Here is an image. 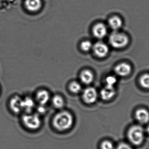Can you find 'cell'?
Here are the masks:
<instances>
[{"instance_id":"6da1fadb","label":"cell","mask_w":149,"mask_h":149,"mask_svg":"<svg viewBox=\"0 0 149 149\" xmlns=\"http://www.w3.org/2000/svg\"><path fill=\"white\" fill-rule=\"evenodd\" d=\"M73 116L68 111H63L57 113L53 119L54 127L60 131L70 129L73 125Z\"/></svg>"},{"instance_id":"7a4b0ae2","label":"cell","mask_w":149,"mask_h":149,"mask_svg":"<svg viewBox=\"0 0 149 149\" xmlns=\"http://www.w3.org/2000/svg\"><path fill=\"white\" fill-rule=\"evenodd\" d=\"M109 44L115 49H121L126 47L129 43V38L126 34L114 31L109 36Z\"/></svg>"},{"instance_id":"3957f363","label":"cell","mask_w":149,"mask_h":149,"mask_svg":"<svg viewBox=\"0 0 149 149\" xmlns=\"http://www.w3.org/2000/svg\"><path fill=\"white\" fill-rule=\"evenodd\" d=\"M127 136L131 143L136 146L141 145L144 141V130L139 125L132 126L128 131Z\"/></svg>"},{"instance_id":"277c9868","label":"cell","mask_w":149,"mask_h":149,"mask_svg":"<svg viewBox=\"0 0 149 149\" xmlns=\"http://www.w3.org/2000/svg\"><path fill=\"white\" fill-rule=\"evenodd\" d=\"M22 122L26 128L31 130L38 129L42 123L39 115L31 113L24 114L22 117Z\"/></svg>"},{"instance_id":"5b68a950","label":"cell","mask_w":149,"mask_h":149,"mask_svg":"<svg viewBox=\"0 0 149 149\" xmlns=\"http://www.w3.org/2000/svg\"><path fill=\"white\" fill-rule=\"evenodd\" d=\"M98 96L97 90L92 87L87 88L82 93V100L85 103L87 104L94 103L97 100Z\"/></svg>"},{"instance_id":"8992f818","label":"cell","mask_w":149,"mask_h":149,"mask_svg":"<svg viewBox=\"0 0 149 149\" xmlns=\"http://www.w3.org/2000/svg\"><path fill=\"white\" fill-rule=\"evenodd\" d=\"M92 49L95 55L99 58L106 57L109 52L108 46L105 43L102 42L95 43L93 45Z\"/></svg>"},{"instance_id":"52a82bcc","label":"cell","mask_w":149,"mask_h":149,"mask_svg":"<svg viewBox=\"0 0 149 149\" xmlns=\"http://www.w3.org/2000/svg\"><path fill=\"white\" fill-rule=\"evenodd\" d=\"M92 31L93 36L98 39H102L107 34V26L102 23H98L94 25Z\"/></svg>"},{"instance_id":"ba28073f","label":"cell","mask_w":149,"mask_h":149,"mask_svg":"<svg viewBox=\"0 0 149 149\" xmlns=\"http://www.w3.org/2000/svg\"><path fill=\"white\" fill-rule=\"evenodd\" d=\"M131 71L132 68L130 65L125 63L119 64L114 68L116 74L121 77L128 76L131 73Z\"/></svg>"},{"instance_id":"9c48e42d","label":"cell","mask_w":149,"mask_h":149,"mask_svg":"<svg viewBox=\"0 0 149 149\" xmlns=\"http://www.w3.org/2000/svg\"><path fill=\"white\" fill-rule=\"evenodd\" d=\"M22 99L18 95H15L10 100V107L14 113H19L22 111Z\"/></svg>"},{"instance_id":"30bf717a","label":"cell","mask_w":149,"mask_h":149,"mask_svg":"<svg viewBox=\"0 0 149 149\" xmlns=\"http://www.w3.org/2000/svg\"><path fill=\"white\" fill-rule=\"evenodd\" d=\"M25 8L30 12L39 11L42 7V0H25L24 3Z\"/></svg>"},{"instance_id":"8fae6325","label":"cell","mask_w":149,"mask_h":149,"mask_svg":"<svg viewBox=\"0 0 149 149\" xmlns=\"http://www.w3.org/2000/svg\"><path fill=\"white\" fill-rule=\"evenodd\" d=\"M116 94V91L114 87L105 86L100 92L102 99L104 101H109L113 99Z\"/></svg>"},{"instance_id":"7c38bea8","label":"cell","mask_w":149,"mask_h":149,"mask_svg":"<svg viewBox=\"0 0 149 149\" xmlns=\"http://www.w3.org/2000/svg\"><path fill=\"white\" fill-rule=\"evenodd\" d=\"M135 117L140 123L146 124L149 122V112L145 109H139L136 112Z\"/></svg>"},{"instance_id":"4fadbf2b","label":"cell","mask_w":149,"mask_h":149,"mask_svg":"<svg viewBox=\"0 0 149 149\" xmlns=\"http://www.w3.org/2000/svg\"><path fill=\"white\" fill-rule=\"evenodd\" d=\"M80 79L83 84L89 85L93 81L94 74L93 72L90 70H83L80 74Z\"/></svg>"},{"instance_id":"5bb4252c","label":"cell","mask_w":149,"mask_h":149,"mask_svg":"<svg viewBox=\"0 0 149 149\" xmlns=\"http://www.w3.org/2000/svg\"><path fill=\"white\" fill-rule=\"evenodd\" d=\"M36 98L39 105L45 106L49 102L50 97L49 92L47 90L43 89L39 90L37 92Z\"/></svg>"},{"instance_id":"9a60e30c","label":"cell","mask_w":149,"mask_h":149,"mask_svg":"<svg viewBox=\"0 0 149 149\" xmlns=\"http://www.w3.org/2000/svg\"><path fill=\"white\" fill-rule=\"evenodd\" d=\"M35 106V102L31 97H26L22 99V111L26 113H31Z\"/></svg>"},{"instance_id":"2e32d148","label":"cell","mask_w":149,"mask_h":149,"mask_svg":"<svg viewBox=\"0 0 149 149\" xmlns=\"http://www.w3.org/2000/svg\"><path fill=\"white\" fill-rule=\"evenodd\" d=\"M108 24L112 29L116 31L121 28L123 25V21L119 17L115 16L109 18Z\"/></svg>"},{"instance_id":"e0dca14e","label":"cell","mask_w":149,"mask_h":149,"mask_svg":"<svg viewBox=\"0 0 149 149\" xmlns=\"http://www.w3.org/2000/svg\"><path fill=\"white\" fill-rule=\"evenodd\" d=\"M52 102L53 106L56 108L61 109L65 106V101L61 95H56L53 97Z\"/></svg>"},{"instance_id":"ac0fdd59","label":"cell","mask_w":149,"mask_h":149,"mask_svg":"<svg viewBox=\"0 0 149 149\" xmlns=\"http://www.w3.org/2000/svg\"><path fill=\"white\" fill-rule=\"evenodd\" d=\"M69 89L71 93L74 94L79 93L82 89L81 85L79 82L73 81L69 85Z\"/></svg>"},{"instance_id":"d6986e66","label":"cell","mask_w":149,"mask_h":149,"mask_svg":"<svg viewBox=\"0 0 149 149\" xmlns=\"http://www.w3.org/2000/svg\"><path fill=\"white\" fill-rule=\"evenodd\" d=\"M139 81L143 88L149 89V73H145L142 75Z\"/></svg>"},{"instance_id":"ffe728a7","label":"cell","mask_w":149,"mask_h":149,"mask_svg":"<svg viewBox=\"0 0 149 149\" xmlns=\"http://www.w3.org/2000/svg\"><path fill=\"white\" fill-rule=\"evenodd\" d=\"M93 45L92 42L88 40H85L81 42L80 44V48L82 51L88 52L93 49Z\"/></svg>"},{"instance_id":"44dd1931","label":"cell","mask_w":149,"mask_h":149,"mask_svg":"<svg viewBox=\"0 0 149 149\" xmlns=\"http://www.w3.org/2000/svg\"><path fill=\"white\" fill-rule=\"evenodd\" d=\"M117 82V79L115 76L109 75L107 76L105 79V86L109 87H114Z\"/></svg>"},{"instance_id":"7402d4cb","label":"cell","mask_w":149,"mask_h":149,"mask_svg":"<svg viewBox=\"0 0 149 149\" xmlns=\"http://www.w3.org/2000/svg\"><path fill=\"white\" fill-rule=\"evenodd\" d=\"M101 149H114L113 144L110 141L106 140L103 141L101 144Z\"/></svg>"},{"instance_id":"603a6c76","label":"cell","mask_w":149,"mask_h":149,"mask_svg":"<svg viewBox=\"0 0 149 149\" xmlns=\"http://www.w3.org/2000/svg\"><path fill=\"white\" fill-rule=\"evenodd\" d=\"M37 110L38 113L41 114L45 113L46 112V108L45 107V105H39V106L37 108Z\"/></svg>"},{"instance_id":"cb8c5ba5","label":"cell","mask_w":149,"mask_h":149,"mask_svg":"<svg viewBox=\"0 0 149 149\" xmlns=\"http://www.w3.org/2000/svg\"><path fill=\"white\" fill-rule=\"evenodd\" d=\"M116 149H133L128 144L125 143H121L118 145Z\"/></svg>"},{"instance_id":"d4e9b609","label":"cell","mask_w":149,"mask_h":149,"mask_svg":"<svg viewBox=\"0 0 149 149\" xmlns=\"http://www.w3.org/2000/svg\"><path fill=\"white\" fill-rule=\"evenodd\" d=\"M147 132L148 133V134H149V126L148 127V128H147Z\"/></svg>"}]
</instances>
